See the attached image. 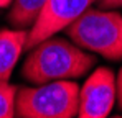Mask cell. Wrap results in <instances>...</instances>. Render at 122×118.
Listing matches in <instances>:
<instances>
[{
  "label": "cell",
  "instance_id": "6da1fadb",
  "mask_svg": "<svg viewBox=\"0 0 122 118\" xmlns=\"http://www.w3.org/2000/svg\"><path fill=\"white\" fill-rule=\"evenodd\" d=\"M28 51L21 74L31 84L82 77L96 64V58L86 49L55 35L40 41Z\"/></svg>",
  "mask_w": 122,
  "mask_h": 118
},
{
  "label": "cell",
  "instance_id": "7a4b0ae2",
  "mask_svg": "<svg viewBox=\"0 0 122 118\" xmlns=\"http://www.w3.org/2000/svg\"><path fill=\"white\" fill-rule=\"evenodd\" d=\"M79 48L101 54L109 61H122V15L102 8H87L66 28Z\"/></svg>",
  "mask_w": 122,
  "mask_h": 118
},
{
  "label": "cell",
  "instance_id": "3957f363",
  "mask_svg": "<svg viewBox=\"0 0 122 118\" xmlns=\"http://www.w3.org/2000/svg\"><path fill=\"white\" fill-rule=\"evenodd\" d=\"M78 107L79 87L71 80L20 87L15 97V115L20 118H73Z\"/></svg>",
  "mask_w": 122,
  "mask_h": 118
},
{
  "label": "cell",
  "instance_id": "277c9868",
  "mask_svg": "<svg viewBox=\"0 0 122 118\" xmlns=\"http://www.w3.org/2000/svg\"><path fill=\"white\" fill-rule=\"evenodd\" d=\"M94 2L96 0H46L38 20L28 31L25 49H31L40 41L64 30Z\"/></svg>",
  "mask_w": 122,
  "mask_h": 118
},
{
  "label": "cell",
  "instance_id": "5b68a950",
  "mask_svg": "<svg viewBox=\"0 0 122 118\" xmlns=\"http://www.w3.org/2000/svg\"><path fill=\"white\" fill-rule=\"evenodd\" d=\"M117 102V84L114 72L107 67L96 69L79 89L78 117L106 118Z\"/></svg>",
  "mask_w": 122,
  "mask_h": 118
},
{
  "label": "cell",
  "instance_id": "8992f818",
  "mask_svg": "<svg viewBox=\"0 0 122 118\" xmlns=\"http://www.w3.org/2000/svg\"><path fill=\"white\" fill-rule=\"evenodd\" d=\"M28 30H0V79L10 80V76L26 44Z\"/></svg>",
  "mask_w": 122,
  "mask_h": 118
},
{
  "label": "cell",
  "instance_id": "52a82bcc",
  "mask_svg": "<svg viewBox=\"0 0 122 118\" xmlns=\"http://www.w3.org/2000/svg\"><path fill=\"white\" fill-rule=\"evenodd\" d=\"M46 0H13L8 10V23L13 28H31L38 20Z\"/></svg>",
  "mask_w": 122,
  "mask_h": 118
},
{
  "label": "cell",
  "instance_id": "ba28073f",
  "mask_svg": "<svg viewBox=\"0 0 122 118\" xmlns=\"http://www.w3.org/2000/svg\"><path fill=\"white\" fill-rule=\"evenodd\" d=\"M17 85H12L8 80L0 79V118L15 117V97H17Z\"/></svg>",
  "mask_w": 122,
  "mask_h": 118
},
{
  "label": "cell",
  "instance_id": "9c48e42d",
  "mask_svg": "<svg viewBox=\"0 0 122 118\" xmlns=\"http://www.w3.org/2000/svg\"><path fill=\"white\" fill-rule=\"evenodd\" d=\"M101 8H121L122 0H97Z\"/></svg>",
  "mask_w": 122,
  "mask_h": 118
},
{
  "label": "cell",
  "instance_id": "30bf717a",
  "mask_svg": "<svg viewBox=\"0 0 122 118\" xmlns=\"http://www.w3.org/2000/svg\"><path fill=\"white\" fill-rule=\"evenodd\" d=\"M116 84H117V103H119V110L122 112V69L119 71Z\"/></svg>",
  "mask_w": 122,
  "mask_h": 118
},
{
  "label": "cell",
  "instance_id": "8fae6325",
  "mask_svg": "<svg viewBox=\"0 0 122 118\" xmlns=\"http://www.w3.org/2000/svg\"><path fill=\"white\" fill-rule=\"evenodd\" d=\"M12 2H13V0H0V8H5V7H8Z\"/></svg>",
  "mask_w": 122,
  "mask_h": 118
}]
</instances>
